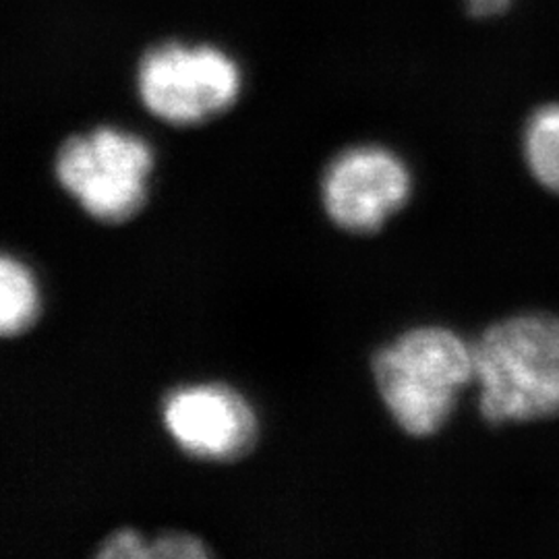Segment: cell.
<instances>
[{
    "label": "cell",
    "instance_id": "obj_1",
    "mask_svg": "<svg viewBox=\"0 0 559 559\" xmlns=\"http://www.w3.org/2000/svg\"><path fill=\"white\" fill-rule=\"evenodd\" d=\"M473 357L487 423L559 417V318L524 313L498 321L473 346Z\"/></svg>",
    "mask_w": 559,
    "mask_h": 559
},
{
    "label": "cell",
    "instance_id": "obj_2",
    "mask_svg": "<svg viewBox=\"0 0 559 559\" xmlns=\"http://www.w3.org/2000/svg\"><path fill=\"white\" fill-rule=\"evenodd\" d=\"M373 376L400 429L431 438L448 425L462 390L475 380L473 346L441 325L413 328L376 355Z\"/></svg>",
    "mask_w": 559,
    "mask_h": 559
},
{
    "label": "cell",
    "instance_id": "obj_3",
    "mask_svg": "<svg viewBox=\"0 0 559 559\" xmlns=\"http://www.w3.org/2000/svg\"><path fill=\"white\" fill-rule=\"evenodd\" d=\"M154 164V150L143 138L98 127L60 145L55 173L87 216L122 224L135 218L150 198Z\"/></svg>",
    "mask_w": 559,
    "mask_h": 559
},
{
    "label": "cell",
    "instance_id": "obj_4",
    "mask_svg": "<svg viewBox=\"0 0 559 559\" xmlns=\"http://www.w3.org/2000/svg\"><path fill=\"white\" fill-rule=\"evenodd\" d=\"M239 64L221 48L168 41L140 62L138 90L143 106L179 127L214 119L239 100Z\"/></svg>",
    "mask_w": 559,
    "mask_h": 559
},
{
    "label": "cell",
    "instance_id": "obj_5",
    "mask_svg": "<svg viewBox=\"0 0 559 559\" xmlns=\"http://www.w3.org/2000/svg\"><path fill=\"white\" fill-rule=\"evenodd\" d=\"M413 195V175L392 150L357 145L340 152L321 179L325 214L350 235H373Z\"/></svg>",
    "mask_w": 559,
    "mask_h": 559
},
{
    "label": "cell",
    "instance_id": "obj_6",
    "mask_svg": "<svg viewBox=\"0 0 559 559\" xmlns=\"http://www.w3.org/2000/svg\"><path fill=\"white\" fill-rule=\"evenodd\" d=\"M162 420L168 436L191 459L237 462L260 438L251 402L226 383H189L166 394Z\"/></svg>",
    "mask_w": 559,
    "mask_h": 559
},
{
    "label": "cell",
    "instance_id": "obj_7",
    "mask_svg": "<svg viewBox=\"0 0 559 559\" xmlns=\"http://www.w3.org/2000/svg\"><path fill=\"white\" fill-rule=\"evenodd\" d=\"M41 290L27 263L0 251V338H15L36 325Z\"/></svg>",
    "mask_w": 559,
    "mask_h": 559
},
{
    "label": "cell",
    "instance_id": "obj_8",
    "mask_svg": "<svg viewBox=\"0 0 559 559\" xmlns=\"http://www.w3.org/2000/svg\"><path fill=\"white\" fill-rule=\"evenodd\" d=\"M522 143L533 177L559 195V104H545L531 115Z\"/></svg>",
    "mask_w": 559,
    "mask_h": 559
},
{
    "label": "cell",
    "instance_id": "obj_9",
    "mask_svg": "<svg viewBox=\"0 0 559 559\" xmlns=\"http://www.w3.org/2000/svg\"><path fill=\"white\" fill-rule=\"evenodd\" d=\"M212 556L205 540L189 533H162L154 539H145L143 559H205Z\"/></svg>",
    "mask_w": 559,
    "mask_h": 559
},
{
    "label": "cell",
    "instance_id": "obj_10",
    "mask_svg": "<svg viewBox=\"0 0 559 559\" xmlns=\"http://www.w3.org/2000/svg\"><path fill=\"white\" fill-rule=\"evenodd\" d=\"M145 537L135 528H119L102 540L98 558L143 559Z\"/></svg>",
    "mask_w": 559,
    "mask_h": 559
},
{
    "label": "cell",
    "instance_id": "obj_11",
    "mask_svg": "<svg viewBox=\"0 0 559 559\" xmlns=\"http://www.w3.org/2000/svg\"><path fill=\"white\" fill-rule=\"evenodd\" d=\"M512 0H466L468 13L477 15V17H491V15H500Z\"/></svg>",
    "mask_w": 559,
    "mask_h": 559
}]
</instances>
